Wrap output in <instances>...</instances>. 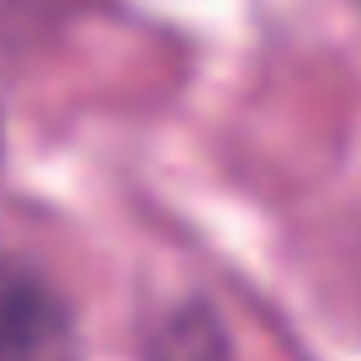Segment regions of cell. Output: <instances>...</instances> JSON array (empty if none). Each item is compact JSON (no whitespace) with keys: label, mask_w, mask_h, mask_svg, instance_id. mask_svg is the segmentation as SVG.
<instances>
[{"label":"cell","mask_w":361,"mask_h":361,"mask_svg":"<svg viewBox=\"0 0 361 361\" xmlns=\"http://www.w3.org/2000/svg\"><path fill=\"white\" fill-rule=\"evenodd\" d=\"M0 361H69L64 308L22 271H0Z\"/></svg>","instance_id":"obj_1"}]
</instances>
